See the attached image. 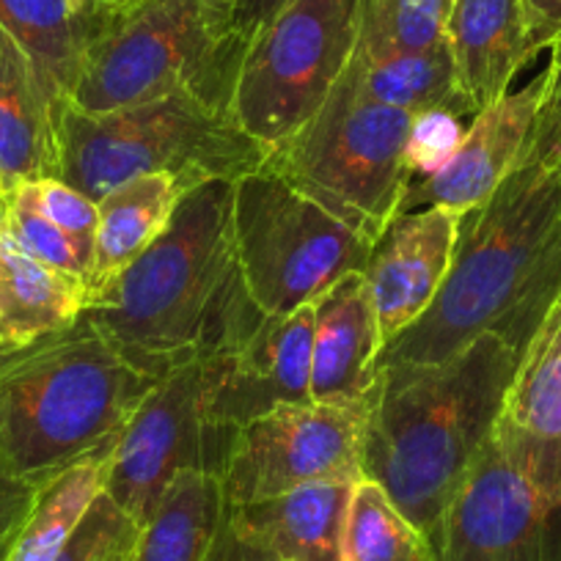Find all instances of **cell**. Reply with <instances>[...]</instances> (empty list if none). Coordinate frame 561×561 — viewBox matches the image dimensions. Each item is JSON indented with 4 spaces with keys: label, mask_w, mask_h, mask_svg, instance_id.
<instances>
[{
    "label": "cell",
    "mask_w": 561,
    "mask_h": 561,
    "mask_svg": "<svg viewBox=\"0 0 561 561\" xmlns=\"http://www.w3.org/2000/svg\"><path fill=\"white\" fill-rule=\"evenodd\" d=\"M80 3L94 9H105V12H129V9L140 7L144 0H80Z\"/></svg>",
    "instance_id": "36"
},
{
    "label": "cell",
    "mask_w": 561,
    "mask_h": 561,
    "mask_svg": "<svg viewBox=\"0 0 561 561\" xmlns=\"http://www.w3.org/2000/svg\"><path fill=\"white\" fill-rule=\"evenodd\" d=\"M91 287L31 256L12 231H0V360L72 331L89 311Z\"/></svg>",
    "instance_id": "18"
},
{
    "label": "cell",
    "mask_w": 561,
    "mask_h": 561,
    "mask_svg": "<svg viewBox=\"0 0 561 561\" xmlns=\"http://www.w3.org/2000/svg\"><path fill=\"white\" fill-rule=\"evenodd\" d=\"M314 306L293 314H264L256 331L207 360V415L242 430L280 404L311 402Z\"/></svg>",
    "instance_id": "13"
},
{
    "label": "cell",
    "mask_w": 561,
    "mask_h": 561,
    "mask_svg": "<svg viewBox=\"0 0 561 561\" xmlns=\"http://www.w3.org/2000/svg\"><path fill=\"white\" fill-rule=\"evenodd\" d=\"M545 75H548V83H545L542 105L534 118L523 160L548 165L561 176V42L550 47V61L545 67Z\"/></svg>",
    "instance_id": "32"
},
{
    "label": "cell",
    "mask_w": 561,
    "mask_h": 561,
    "mask_svg": "<svg viewBox=\"0 0 561 561\" xmlns=\"http://www.w3.org/2000/svg\"><path fill=\"white\" fill-rule=\"evenodd\" d=\"M493 438L539 495L561 510V293L517 358Z\"/></svg>",
    "instance_id": "15"
},
{
    "label": "cell",
    "mask_w": 561,
    "mask_h": 561,
    "mask_svg": "<svg viewBox=\"0 0 561 561\" xmlns=\"http://www.w3.org/2000/svg\"><path fill=\"white\" fill-rule=\"evenodd\" d=\"M12 193H20L25 202L34 204L45 218H50L58 229L67 231L83 251L94 256V242H96V202L94 198L83 196L67 185L58 176L39 182H25L18 185Z\"/></svg>",
    "instance_id": "31"
},
{
    "label": "cell",
    "mask_w": 561,
    "mask_h": 561,
    "mask_svg": "<svg viewBox=\"0 0 561 561\" xmlns=\"http://www.w3.org/2000/svg\"><path fill=\"white\" fill-rule=\"evenodd\" d=\"M545 83L548 75L542 69L526 89L510 91L479 111L449 163L427 180H415L404 187L397 218L427 207L451 209L462 218L488 204L506 176L520 165L534 118L542 105Z\"/></svg>",
    "instance_id": "14"
},
{
    "label": "cell",
    "mask_w": 561,
    "mask_h": 561,
    "mask_svg": "<svg viewBox=\"0 0 561 561\" xmlns=\"http://www.w3.org/2000/svg\"><path fill=\"white\" fill-rule=\"evenodd\" d=\"M18 531H0V561H7L9 548H12V539Z\"/></svg>",
    "instance_id": "38"
},
{
    "label": "cell",
    "mask_w": 561,
    "mask_h": 561,
    "mask_svg": "<svg viewBox=\"0 0 561 561\" xmlns=\"http://www.w3.org/2000/svg\"><path fill=\"white\" fill-rule=\"evenodd\" d=\"M231 207L234 182L187 191L163 234L96 287L83 314L158 380L229 353L264 320L245 287Z\"/></svg>",
    "instance_id": "1"
},
{
    "label": "cell",
    "mask_w": 561,
    "mask_h": 561,
    "mask_svg": "<svg viewBox=\"0 0 561 561\" xmlns=\"http://www.w3.org/2000/svg\"><path fill=\"white\" fill-rule=\"evenodd\" d=\"M413 113L371 100L347 64L320 111L278 147L264 169L377 242L397 218L410 176L404 144Z\"/></svg>",
    "instance_id": "7"
},
{
    "label": "cell",
    "mask_w": 561,
    "mask_h": 561,
    "mask_svg": "<svg viewBox=\"0 0 561 561\" xmlns=\"http://www.w3.org/2000/svg\"><path fill=\"white\" fill-rule=\"evenodd\" d=\"M7 229L12 231L14 240L36 256L39 262L61 270V273L75 275L85 280L91 287V275H94V256L78 245L64 229H58L50 218L39 213L31 202H25L20 193H12L9 202Z\"/></svg>",
    "instance_id": "29"
},
{
    "label": "cell",
    "mask_w": 561,
    "mask_h": 561,
    "mask_svg": "<svg viewBox=\"0 0 561 561\" xmlns=\"http://www.w3.org/2000/svg\"><path fill=\"white\" fill-rule=\"evenodd\" d=\"M245 47L231 0H144L96 36L67 100L111 113L185 91L231 111Z\"/></svg>",
    "instance_id": "6"
},
{
    "label": "cell",
    "mask_w": 561,
    "mask_h": 561,
    "mask_svg": "<svg viewBox=\"0 0 561 561\" xmlns=\"http://www.w3.org/2000/svg\"><path fill=\"white\" fill-rule=\"evenodd\" d=\"M561 293V176L520 160L460 218L455 262L430 309L380 350L375 369L438 364L482 333L523 353Z\"/></svg>",
    "instance_id": "2"
},
{
    "label": "cell",
    "mask_w": 561,
    "mask_h": 561,
    "mask_svg": "<svg viewBox=\"0 0 561 561\" xmlns=\"http://www.w3.org/2000/svg\"><path fill=\"white\" fill-rule=\"evenodd\" d=\"M9 202H12V193H9V187L3 185V180H0V231H3V226H7Z\"/></svg>",
    "instance_id": "37"
},
{
    "label": "cell",
    "mask_w": 561,
    "mask_h": 561,
    "mask_svg": "<svg viewBox=\"0 0 561 561\" xmlns=\"http://www.w3.org/2000/svg\"><path fill=\"white\" fill-rule=\"evenodd\" d=\"M231 218L245 287L262 314L314 304L342 275L364 273L375 248L264 165L234 182Z\"/></svg>",
    "instance_id": "8"
},
{
    "label": "cell",
    "mask_w": 561,
    "mask_h": 561,
    "mask_svg": "<svg viewBox=\"0 0 561 561\" xmlns=\"http://www.w3.org/2000/svg\"><path fill=\"white\" fill-rule=\"evenodd\" d=\"M517 353L482 333L438 364L377 369L360 471L438 550L446 512L499 421Z\"/></svg>",
    "instance_id": "3"
},
{
    "label": "cell",
    "mask_w": 561,
    "mask_h": 561,
    "mask_svg": "<svg viewBox=\"0 0 561 561\" xmlns=\"http://www.w3.org/2000/svg\"><path fill=\"white\" fill-rule=\"evenodd\" d=\"M207 360L180 366L158 380L107 457L102 493L138 526L154 515L180 473L224 479L240 430L207 415Z\"/></svg>",
    "instance_id": "10"
},
{
    "label": "cell",
    "mask_w": 561,
    "mask_h": 561,
    "mask_svg": "<svg viewBox=\"0 0 561 561\" xmlns=\"http://www.w3.org/2000/svg\"><path fill=\"white\" fill-rule=\"evenodd\" d=\"M559 512L490 435L446 512L438 561H553Z\"/></svg>",
    "instance_id": "12"
},
{
    "label": "cell",
    "mask_w": 561,
    "mask_h": 561,
    "mask_svg": "<svg viewBox=\"0 0 561 561\" xmlns=\"http://www.w3.org/2000/svg\"><path fill=\"white\" fill-rule=\"evenodd\" d=\"M53 118L58 180L94 202L144 174L174 176L187 193L207 182H237L267 160V149L229 107L185 91L111 113H85L61 100Z\"/></svg>",
    "instance_id": "5"
},
{
    "label": "cell",
    "mask_w": 561,
    "mask_h": 561,
    "mask_svg": "<svg viewBox=\"0 0 561 561\" xmlns=\"http://www.w3.org/2000/svg\"><path fill=\"white\" fill-rule=\"evenodd\" d=\"M311 402H366L375 386L380 328L364 273H347L314 300Z\"/></svg>",
    "instance_id": "17"
},
{
    "label": "cell",
    "mask_w": 561,
    "mask_h": 561,
    "mask_svg": "<svg viewBox=\"0 0 561 561\" xmlns=\"http://www.w3.org/2000/svg\"><path fill=\"white\" fill-rule=\"evenodd\" d=\"M466 118L451 111L413 113L404 144V169L410 182L427 180L444 169L466 138Z\"/></svg>",
    "instance_id": "30"
},
{
    "label": "cell",
    "mask_w": 561,
    "mask_h": 561,
    "mask_svg": "<svg viewBox=\"0 0 561 561\" xmlns=\"http://www.w3.org/2000/svg\"><path fill=\"white\" fill-rule=\"evenodd\" d=\"M455 0H364V45L393 50H433L446 45Z\"/></svg>",
    "instance_id": "28"
},
{
    "label": "cell",
    "mask_w": 561,
    "mask_h": 561,
    "mask_svg": "<svg viewBox=\"0 0 561 561\" xmlns=\"http://www.w3.org/2000/svg\"><path fill=\"white\" fill-rule=\"evenodd\" d=\"M344 561H438V550L393 506L380 484L360 479L342 528Z\"/></svg>",
    "instance_id": "27"
},
{
    "label": "cell",
    "mask_w": 561,
    "mask_h": 561,
    "mask_svg": "<svg viewBox=\"0 0 561 561\" xmlns=\"http://www.w3.org/2000/svg\"><path fill=\"white\" fill-rule=\"evenodd\" d=\"M169 174H144L113 187L96 202V242L91 293L135 262L165 231L182 202Z\"/></svg>",
    "instance_id": "23"
},
{
    "label": "cell",
    "mask_w": 561,
    "mask_h": 561,
    "mask_svg": "<svg viewBox=\"0 0 561 561\" xmlns=\"http://www.w3.org/2000/svg\"><path fill=\"white\" fill-rule=\"evenodd\" d=\"M353 69L371 100L408 113L451 111L462 118H477L457 80L449 42L433 50H393L371 47L358 39Z\"/></svg>",
    "instance_id": "24"
},
{
    "label": "cell",
    "mask_w": 561,
    "mask_h": 561,
    "mask_svg": "<svg viewBox=\"0 0 561 561\" xmlns=\"http://www.w3.org/2000/svg\"><path fill=\"white\" fill-rule=\"evenodd\" d=\"M364 0H287L248 42L231 113L264 149L322 107L360 36Z\"/></svg>",
    "instance_id": "9"
},
{
    "label": "cell",
    "mask_w": 561,
    "mask_h": 561,
    "mask_svg": "<svg viewBox=\"0 0 561 561\" xmlns=\"http://www.w3.org/2000/svg\"><path fill=\"white\" fill-rule=\"evenodd\" d=\"M229 510V506H226ZM204 561H284L275 553H270L267 548L256 545L253 539L242 537L234 526L229 523V517H224L218 528V537H215L213 548H209L207 559Z\"/></svg>",
    "instance_id": "34"
},
{
    "label": "cell",
    "mask_w": 561,
    "mask_h": 561,
    "mask_svg": "<svg viewBox=\"0 0 561 561\" xmlns=\"http://www.w3.org/2000/svg\"><path fill=\"white\" fill-rule=\"evenodd\" d=\"M224 479L185 471L171 482L154 515L138 528L124 561H204L226 517Z\"/></svg>",
    "instance_id": "25"
},
{
    "label": "cell",
    "mask_w": 561,
    "mask_h": 561,
    "mask_svg": "<svg viewBox=\"0 0 561 561\" xmlns=\"http://www.w3.org/2000/svg\"><path fill=\"white\" fill-rule=\"evenodd\" d=\"M528 61L561 42V0H520Z\"/></svg>",
    "instance_id": "33"
},
{
    "label": "cell",
    "mask_w": 561,
    "mask_h": 561,
    "mask_svg": "<svg viewBox=\"0 0 561 561\" xmlns=\"http://www.w3.org/2000/svg\"><path fill=\"white\" fill-rule=\"evenodd\" d=\"M366 402L280 404L237 433L224 473L226 504H251L306 484H355Z\"/></svg>",
    "instance_id": "11"
},
{
    "label": "cell",
    "mask_w": 561,
    "mask_h": 561,
    "mask_svg": "<svg viewBox=\"0 0 561 561\" xmlns=\"http://www.w3.org/2000/svg\"><path fill=\"white\" fill-rule=\"evenodd\" d=\"M457 237L460 215L427 207L399 215L375 242L364 275L382 347L430 309L455 262Z\"/></svg>",
    "instance_id": "16"
},
{
    "label": "cell",
    "mask_w": 561,
    "mask_h": 561,
    "mask_svg": "<svg viewBox=\"0 0 561 561\" xmlns=\"http://www.w3.org/2000/svg\"><path fill=\"white\" fill-rule=\"evenodd\" d=\"M107 457L111 451L91 457L39 490L23 526L14 534L7 561H56L89 506L105 488Z\"/></svg>",
    "instance_id": "26"
},
{
    "label": "cell",
    "mask_w": 561,
    "mask_h": 561,
    "mask_svg": "<svg viewBox=\"0 0 561 561\" xmlns=\"http://www.w3.org/2000/svg\"><path fill=\"white\" fill-rule=\"evenodd\" d=\"M353 484H306L226 510L231 526L284 561H344L342 528Z\"/></svg>",
    "instance_id": "19"
},
{
    "label": "cell",
    "mask_w": 561,
    "mask_h": 561,
    "mask_svg": "<svg viewBox=\"0 0 561 561\" xmlns=\"http://www.w3.org/2000/svg\"><path fill=\"white\" fill-rule=\"evenodd\" d=\"M158 377L91 322L0 364V490L34 501L69 468L113 451Z\"/></svg>",
    "instance_id": "4"
},
{
    "label": "cell",
    "mask_w": 561,
    "mask_h": 561,
    "mask_svg": "<svg viewBox=\"0 0 561 561\" xmlns=\"http://www.w3.org/2000/svg\"><path fill=\"white\" fill-rule=\"evenodd\" d=\"M446 42L462 94L473 111H484L510 94L528 64L520 0H455Z\"/></svg>",
    "instance_id": "21"
},
{
    "label": "cell",
    "mask_w": 561,
    "mask_h": 561,
    "mask_svg": "<svg viewBox=\"0 0 561 561\" xmlns=\"http://www.w3.org/2000/svg\"><path fill=\"white\" fill-rule=\"evenodd\" d=\"M56 102L34 64L0 25V180L9 193L58 176Z\"/></svg>",
    "instance_id": "20"
},
{
    "label": "cell",
    "mask_w": 561,
    "mask_h": 561,
    "mask_svg": "<svg viewBox=\"0 0 561 561\" xmlns=\"http://www.w3.org/2000/svg\"><path fill=\"white\" fill-rule=\"evenodd\" d=\"M284 3H287V0H231V18H234L237 34L245 42H251L253 34H256Z\"/></svg>",
    "instance_id": "35"
},
{
    "label": "cell",
    "mask_w": 561,
    "mask_h": 561,
    "mask_svg": "<svg viewBox=\"0 0 561 561\" xmlns=\"http://www.w3.org/2000/svg\"><path fill=\"white\" fill-rule=\"evenodd\" d=\"M116 14L80 0H0V25L34 64L53 102L72 94L91 45Z\"/></svg>",
    "instance_id": "22"
}]
</instances>
